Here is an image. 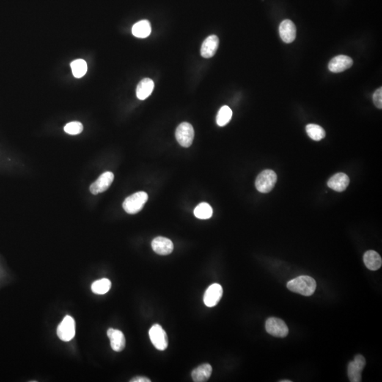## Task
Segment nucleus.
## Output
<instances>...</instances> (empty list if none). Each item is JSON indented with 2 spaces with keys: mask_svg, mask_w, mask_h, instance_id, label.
I'll use <instances>...</instances> for the list:
<instances>
[{
  "mask_svg": "<svg viewBox=\"0 0 382 382\" xmlns=\"http://www.w3.org/2000/svg\"><path fill=\"white\" fill-rule=\"evenodd\" d=\"M213 214L211 206L207 202H201L195 208L194 215L201 220L210 219Z\"/></svg>",
  "mask_w": 382,
  "mask_h": 382,
  "instance_id": "412c9836",
  "label": "nucleus"
},
{
  "mask_svg": "<svg viewBox=\"0 0 382 382\" xmlns=\"http://www.w3.org/2000/svg\"><path fill=\"white\" fill-rule=\"evenodd\" d=\"M178 142L183 147H189L194 139V129L191 124L184 122L178 126L176 130Z\"/></svg>",
  "mask_w": 382,
  "mask_h": 382,
  "instance_id": "20e7f679",
  "label": "nucleus"
},
{
  "mask_svg": "<svg viewBox=\"0 0 382 382\" xmlns=\"http://www.w3.org/2000/svg\"><path fill=\"white\" fill-rule=\"evenodd\" d=\"M155 87V83L151 79L145 78L140 81L137 86V97L141 100H144L151 95Z\"/></svg>",
  "mask_w": 382,
  "mask_h": 382,
  "instance_id": "f3484780",
  "label": "nucleus"
},
{
  "mask_svg": "<svg viewBox=\"0 0 382 382\" xmlns=\"http://www.w3.org/2000/svg\"><path fill=\"white\" fill-rule=\"evenodd\" d=\"M131 382H150L151 380H149L147 377H137L135 378L132 379L130 380Z\"/></svg>",
  "mask_w": 382,
  "mask_h": 382,
  "instance_id": "cd10ccee",
  "label": "nucleus"
},
{
  "mask_svg": "<svg viewBox=\"0 0 382 382\" xmlns=\"http://www.w3.org/2000/svg\"><path fill=\"white\" fill-rule=\"evenodd\" d=\"M222 294L221 286L218 283H214L206 290L203 297L204 303L208 307H213L219 303Z\"/></svg>",
  "mask_w": 382,
  "mask_h": 382,
  "instance_id": "1a4fd4ad",
  "label": "nucleus"
},
{
  "mask_svg": "<svg viewBox=\"0 0 382 382\" xmlns=\"http://www.w3.org/2000/svg\"><path fill=\"white\" fill-rule=\"evenodd\" d=\"M232 117V111L229 106H224L220 108L217 116V123L220 127L225 126Z\"/></svg>",
  "mask_w": 382,
  "mask_h": 382,
  "instance_id": "b1692460",
  "label": "nucleus"
},
{
  "mask_svg": "<svg viewBox=\"0 0 382 382\" xmlns=\"http://www.w3.org/2000/svg\"><path fill=\"white\" fill-rule=\"evenodd\" d=\"M306 131L309 138L314 141H320L325 137V132L323 127L316 124H309L306 126Z\"/></svg>",
  "mask_w": 382,
  "mask_h": 382,
  "instance_id": "aec40b11",
  "label": "nucleus"
},
{
  "mask_svg": "<svg viewBox=\"0 0 382 382\" xmlns=\"http://www.w3.org/2000/svg\"><path fill=\"white\" fill-rule=\"evenodd\" d=\"M353 59L350 57L343 56H338L333 58L329 64H328V69L331 72L334 73H339V72H343L350 68L353 65Z\"/></svg>",
  "mask_w": 382,
  "mask_h": 382,
  "instance_id": "9d476101",
  "label": "nucleus"
},
{
  "mask_svg": "<svg viewBox=\"0 0 382 382\" xmlns=\"http://www.w3.org/2000/svg\"><path fill=\"white\" fill-rule=\"evenodd\" d=\"M151 342L157 350H166L168 347V337L162 327L159 324H155L151 327L149 332Z\"/></svg>",
  "mask_w": 382,
  "mask_h": 382,
  "instance_id": "39448f33",
  "label": "nucleus"
},
{
  "mask_svg": "<svg viewBox=\"0 0 382 382\" xmlns=\"http://www.w3.org/2000/svg\"><path fill=\"white\" fill-rule=\"evenodd\" d=\"M296 31V26L291 20H284L280 25V36L283 42L285 43H291L295 40Z\"/></svg>",
  "mask_w": 382,
  "mask_h": 382,
  "instance_id": "9b49d317",
  "label": "nucleus"
},
{
  "mask_svg": "<svg viewBox=\"0 0 382 382\" xmlns=\"http://www.w3.org/2000/svg\"><path fill=\"white\" fill-rule=\"evenodd\" d=\"M148 200V195L143 191L138 192L127 197L122 203L125 211L128 214L138 213L141 210Z\"/></svg>",
  "mask_w": 382,
  "mask_h": 382,
  "instance_id": "f03ea898",
  "label": "nucleus"
},
{
  "mask_svg": "<svg viewBox=\"0 0 382 382\" xmlns=\"http://www.w3.org/2000/svg\"><path fill=\"white\" fill-rule=\"evenodd\" d=\"M350 183V179L343 173H338L328 180V186L335 191L342 192L346 189Z\"/></svg>",
  "mask_w": 382,
  "mask_h": 382,
  "instance_id": "2eb2a0df",
  "label": "nucleus"
},
{
  "mask_svg": "<svg viewBox=\"0 0 382 382\" xmlns=\"http://www.w3.org/2000/svg\"><path fill=\"white\" fill-rule=\"evenodd\" d=\"M107 336L109 338L111 348L114 351L121 352L125 348V339L122 331L109 328L107 331Z\"/></svg>",
  "mask_w": 382,
  "mask_h": 382,
  "instance_id": "ddd939ff",
  "label": "nucleus"
},
{
  "mask_svg": "<svg viewBox=\"0 0 382 382\" xmlns=\"http://www.w3.org/2000/svg\"><path fill=\"white\" fill-rule=\"evenodd\" d=\"M363 260H364V264H365L366 267L369 270H379L382 267V260L381 256L378 253L376 252L375 251H368L364 255L363 257Z\"/></svg>",
  "mask_w": 382,
  "mask_h": 382,
  "instance_id": "a211bd4d",
  "label": "nucleus"
},
{
  "mask_svg": "<svg viewBox=\"0 0 382 382\" xmlns=\"http://www.w3.org/2000/svg\"><path fill=\"white\" fill-rule=\"evenodd\" d=\"M114 179V174L111 171L102 174L94 183L91 185L89 190L93 195H98L103 193L109 188Z\"/></svg>",
  "mask_w": 382,
  "mask_h": 382,
  "instance_id": "6e6552de",
  "label": "nucleus"
},
{
  "mask_svg": "<svg viewBox=\"0 0 382 382\" xmlns=\"http://www.w3.org/2000/svg\"><path fill=\"white\" fill-rule=\"evenodd\" d=\"M219 39L218 36H210L202 42L201 47V56L205 58H210L215 56L219 46Z\"/></svg>",
  "mask_w": 382,
  "mask_h": 382,
  "instance_id": "4468645a",
  "label": "nucleus"
},
{
  "mask_svg": "<svg viewBox=\"0 0 382 382\" xmlns=\"http://www.w3.org/2000/svg\"><path fill=\"white\" fill-rule=\"evenodd\" d=\"M212 366L209 364H203L193 369L191 373L192 379L195 382H205L210 379L212 375Z\"/></svg>",
  "mask_w": 382,
  "mask_h": 382,
  "instance_id": "dca6fc26",
  "label": "nucleus"
},
{
  "mask_svg": "<svg viewBox=\"0 0 382 382\" xmlns=\"http://www.w3.org/2000/svg\"><path fill=\"white\" fill-rule=\"evenodd\" d=\"M281 382H291V381L290 380H282Z\"/></svg>",
  "mask_w": 382,
  "mask_h": 382,
  "instance_id": "c85d7f7f",
  "label": "nucleus"
},
{
  "mask_svg": "<svg viewBox=\"0 0 382 382\" xmlns=\"http://www.w3.org/2000/svg\"><path fill=\"white\" fill-rule=\"evenodd\" d=\"M152 247L155 253L161 256H166L172 253L174 250L173 242L163 237H156L152 241Z\"/></svg>",
  "mask_w": 382,
  "mask_h": 382,
  "instance_id": "f8f14e48",
  "label": "nucleus"
},
{
  "mask_svg": "<svg viewBox=\"0 0 382 382\" xmlns=\"http://www.w3.org/2000/svg\"><path fill=\"white\" fill-rule=\"evenodd\" d=\"M72 74L75 78H81L84 77L87 72V64L86 61L82 59H78L74 60L70 64Z\"/></svg>",
  "mask_w": 382,
  "mask_h": 382,
  "instance_id": "4be33fe9",
  "label": "nucleus"
},
{
  "mask_svg": "<svg viewBox=\"0 0 382 382\" xmlns=\"http://www.w3.org/2000/svg\"><path fill=\"white\" fill-rule=\"evenodd\" d=\"M111 287V282L106 278L95 281L92 284V290L97 295H104L110 290Z\"/></svg>",
  "mask_w": 382,
  "mask_h": 382,
  "instance_id": "5701e85b",
  "label": "nucleus"
},
{
  "mask_svg": "<svg viewBox=\"0 0 382 382\" xmlns=\"http://www.w3.org/2000/svg\"><path fill=\"white\" fill-rule=\"evenodd\" d=\"M363 369L360 367L355 362H350L347 367V375L350 381L352 382H360L362 381V372Z\"/></svg>",
  "mask_w": 382,
  "mask_h": 382,
  "instance_id": "393cba45",
  "label": "nucleus"
},
{
  "mask_svg": "<svg viewBox=\"0 0 382 382\" xmlns=\"http://www.w3.org/2000/svg\"><path fill=\"white\" fill-rule=\"evenodd\" d=\"M58 337L62 341L68 342L75 336V322L70 316H66L57 329Z\"/></svg>",
  "mask_w": 382,
  "mask_h": 382,
  "instance_id": "0eeeda50",
  "label": "nucleus"
},
{
  "mask_svg": "<svg viewBox=\"0 0 382 382\" xmlns=\"http://www.w3.org/2000/svg\"><path fill=\"white\" fill-rule=\"evenodd\" d=\"M373 102L377 108H382V89L379 88L373 94Z\"/></svg>",
  "mask_w": 382,
  "mask_h": 382,
  "instance_id": "bb28decb",
  "label": "nucleus"
},
{
  "mask_svg": "<svg viewBox=\"0 0 382 382\" xmlns=\"http://www.w3.org/2000/svg\"><path fill=\"white\" fill-rule=\"evenodd\" d=\"M84 130L82 123L78 121L69 122L64 127V130L67 134L76 135L80 134Z\"/></svg>",
  "mask_w": 382,
  "mask_h": 382,
  "instance_id": "a878e982",
  "label": "nucleus"
},
{
  "mask_svg": "<svg viewBox=\"0 0 382 382\" xmlns=\"http://www.w3.org/2000/svg\"><path fill=\"white\" fill-rule=\"evenodd\" d=\"M287 287L289 290L295 293L303 296H311L315 292L317 282L311 277L302 276L289 281Z\"/></svg>",
  "mask_w": 382,
  "mask_h": 382,
  "instance_id": "f257e3e1",
  "label": "nucleus"
},
{
  "mask_svg": "<svg viewBox=\"0 0 382 382\" xmlns=\"http://www.w3.org/2000/svg\"><path fill=\"white\" fill-rule=\"evenodd\" d=\"M265 330L269 334L275 337L284 338L289 333L287 324L282 319L270 317L265 322Z\"/></svg>",
  "mask_w": 382,
  "mask_h": 382,
  "instance_id": "423d86ee",
  "label": "nucleus"
},
{
  "mask_svg": "<svg viewBox=\"0 0 382 382\" xmlns=\"http://www.w3.org/2000/svg\"><path fill=\"white\" fill-rule=\"evenodd\" d=\"M152 28L149 21L147 20H141V21L135 23L133 26L132 32L133 35L140 39H144L150 35Z\"/></svg>",
  "mask_w": 382,
  "mask_h": 382,
  "instance_id": "6ab92c4d",
  "label": "nucleus"
},
{
  "mask_svg": "<svg viewBox=\"0 0 382 382\" xmlns=\"http://www.w3.org/2000/svg\"><path fill=\"white\" fill-rule=\"evenodd\" d=\"M277 182V175L272 170L266 169L262 171L256 178V189L260 193H267L273 190Z\"/></svg>",
  "mask_w": 382,
  "mask_h": 382,
  "instance_id": "7ed1b4c3",
  "label": "nucleus"
}]
</instances>
